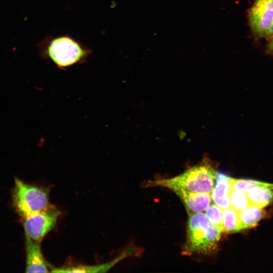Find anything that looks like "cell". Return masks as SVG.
<instances>
[{"label":"cell","instance_id":"cell-7","mask_svg":"<svg viewBox=\"0 0 273 273\" xmlns=\"http://www.w3.org/2000/svg\"><path fill=\"white\" fill-rule=\"evenodd\" d=\"M40 242L25 236L26 272H48L50 265L43 255Z\"/></svg>","mask_w":273,"mask_h":273},{"label":"cell","instance_id":"cell-10","mask_svg":"<svg viewBox=\"0 0 273 273\" xmlns=\"http://www.w3.org/2000/svg\"><path fill=\"white\" fill-rule=\"evenodd\" d=\"M250 205L264 208L273 202V184L263 183L246 193Z\"/></svg>","mask_w":273,"mask_h":273},{"label":"cell","instance_id":"cell-12","mask_svg":"<svg viewBox=\"0 0 273 273\" xmlns=\"http://www.w3.org/2000/svg\"><path fill=\"white\" fill-rule=\"evenodd\" d=\"M223 231L227 233H234L241 230L239 213L231 206L222 209Z\"/></svg>","mask_w":273,"mask_h":273},{"label":"cell","instance_id":"cell-15","mask_svg":"<svg viewBox=\"0 0 273 273\" xmlns=\"http://www.w3.org/2000/svg\"><path fill=\"white\" fill-rule=\"evenodd\" d=\"M262 183L263 182L252 179L233 178L232 189L246 193L253 187Z\"/></svg>","mask_w":273,"mask_h":273},{"label":"cell","instance_id":"cell-5","mask_svg":"<svg viewBox=\"0 0 273 273\" xmlns=\"http://www.w3.org/2000/svg\"><path fill=\"white\" fill-rule=\"evenodd\" d=\"M48 55L58 67L64 68L79 62L86 55V52L72 39L62 37L51 42Z\"/></svg>","mask_w":273,"mask_h":273},{"label":"cell","instance_id":"cell-16","mask_svg":"<svg viewBox=\"0 0 273 273\" xmlns=\"http://www.w3.org/2000/svg\"><path fill=\"white\" fill-rule=\"evenodd\" d=\"M266 52L268 54L273 55V35L267 44Z\"/></svg>","mask_w":273,"mask_h":273},{"label":"cell","instance_id":"cell-11","mask_svg":"<svg viewBox=\"0 0 273 273\" xmlns=\"http://www.w3.org/2000/svg\"><path fill=\"white\" fill-rule=\"evenodd\" d=\"M262 208L250 205L238 212L241 230L251 228L256 225L264 215V211Z\"/></svg>","mask_w":273,"mask_h":273},{"label":"cell","instance_id":"cell-13","mask_svg":"<svg viewBox=\"0 0 273 273\" xmlns=\"http://www.w3.org/2000/svg\"><path fill=\"white\" fill-rule=\"evenodd\" d=\"M231 206L238 212H240L250 205L246 193L232 189L231 196Z\"/></svg>","mask_w":273,"mask_h":273},{"label":"cell","instance_id":"cell-6","mask_svg":"<svg viewBox=\"0 0 273 273\" xmlns=\"http://www.w3.org/2000/svg\"><path fill=\"white\" fill-rule=\"evenodd\" d=\"M254 35L268 38L273 35V0H255L249 13Z\"/></svg>","mask_w":273,"mask_h":273},{"label":"cell","instance_id":"cell-3","mask_svg":"<svg viewBox=\"0 0 273 273\" xmlns=\"http://www.w3.org/2000/svg\"><path fill=\"white\" fill-rule=\"evenodd\" d=\"M49 192L48 188L16 178L13 201L18 214L23 218L47 208L50 205Z\"/></svg>","mask_w":273,"mask_h":273},{"label":"cell","instance_id":"cell-1","mask_svg":"<svg viewBox=\"0 0 273 273\" xmlns=\"http://www.w3.org/2000/svg\"><path fill=\"white\" fill-rule=\"evenodd\" d=\"M217 172L212 162L205 158L199 163L173 177L149 180L144 187H161L176 191L211 194L215 185Z\"/></svg>","mask_w":273,"mask_h":273},{"label":"cell","instance_id":"cell-2","mask_svg":"<svg viewBox=\"0 0 273 273\" xmlns=\"http://www.w3.org/2000/svg\"><path fill=\"white\" fill-rule=\"evenodd\" d=\"M223 232L212 224L202 212L189 215L184 255H208L217 249Z\"/></svg>","mask_w":273,"mask_h":273},{"label":"cell","instance_id":"cell-9","mask_svg":"<svg viewBox=\"0 0 273 273\" xmlns=\"http://www.w3.org/2000/svg\"><path fill=\"white\" fill-rule=\"evenodd\" d=\"M183 202L189 215L205 211L211 204V194L195 193L184 191L174 192Z\"/></svg>","mask_w":273,"mask_h":273},{"label":"cell","instance_id":"cell-4","mask_svg":"<svg viewBox=\"0 0 273 273\" xmlns=\"http://www.w3.org/2000/svg\"><path fill=\"white\" fill-rule=\"evenodd\" d=\"M61 211L54 205L23 218L25 236L41 242L55 226Z\"/></svg>","mask_w":273,"mask_h":273},{"label":"cell","instance_id":"cell-14","mask_svg":"<svg viewBox=\"0 0 273 273\" xmlns=\"http://www.w3.org/2000/svg\"><path fill=\"white\" fill-rule=\"evenodd\" d=\"M208 220L223 231L222 209L215 204H211L205 211Z\"/></svg>","mask_w":273,"mask_h":273},{"label":"cell","instance_id":"cell-8","mask_svg":"<svg viewBox=\"0 0 273 273\" xmlns=\"http://www.w3.org/2000/svg\"><path fill=\"white\" fill-rule=\"evenodd\" d=\"M233 178L221 172L216 174L215 185L211 193L212 200L222 209L231 207L230 196Z\"/></svg>","mask_w":273,"mask_h":273}]
</instances>
